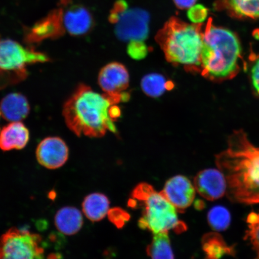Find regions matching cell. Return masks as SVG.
Returning a JSON list of instances; mask_svg holds the SVG:
<instances>
[{"label": "cell", "mask_w": 259, "mask_h": 259, "mask_svg": "<svg viewBox=\"0 0 259 259\" xmlns=\"http://www.w3.org/2000/svg\"><path fill=\"white\" fill-rule=\"evenodd\" d=\"M219 6L235 18H259V0H222Z\"/></svg>", "instance_id": "20"}, {"label": "cell", "mask_w": 259, "mask_h": 259, "mask_svg": "<svg viewBox=\"0 0 259 259\" xmlns=\"http://www.w3.org/2000/svg\"><path fill=\"white\" fill-rule=\"evenodd\" d=\"M160 192L180 212H184L192 205L196 196L195 187L183 176L170 178Z\"/></svg>", "instance_id": "12"}, {"label": "cell", "mask_w": 259, "mask_h": 259, "mask_svg": "<svg viewBox=\"0 0 259 259\" xmlns=\"http://www.w3.org/2000/svg\"><path fill=\"white\" fill-rule=\"evenodd\" d=\"M247 229L245 239L250 242L254 250L259 255V212H251L247 218Z\"/></svg>", "instance_id": "24"}, {"label": "cell", "mask_w": 259, "mask_h": 259, "mask_svg": "<svg viewBox=\"0 0 259 259\" xmlns=\"http://www.w3.org/2000/svg\"><path fill=\"white\" fill-rule=\"evenodd\" d=\"M47 54L25 48L17 41L0 38V73L15 84L27 76L28 65L50 61Z\"/></svg>", "instance_id": "6"}, {"label": "cell", "mask_w": 259, "mask_h": 259, "mask_svg": "<svg viewBox=\"0 0 259 259\" xmlns=\"http://www.w3.org/2000/svg\"><path fill=\"white\" fill-rule=\"evenodd\" d=\"M215 162L226 178V196L231 202L259 203V147L244 131L230 136L228 148L216 155Z\"/></svg>", "instance_id": "1"}, {"label": "cell", "mask_w": 259, "mask_h": 259, "mask_svg": "<svg viewBox=\"0 0 259 259\" xmlns=\"http://www.w3.org/2000/svg\"><path fill=\"white\" fill-rule=\"evenodd\" d=\"M65 33L62 9L58 5L57 9L50 12L32 27L25 29L24 40L28 44H38L45 40L59 38Z\"/></svg>", "instance_id": "10"}, {"label": "cell", "mask_w": 259, "mask_h": 259, "mask_svg": "<svg viewBox=\"0 0 259 259\" xmlns=\"http://www.w3.org/2000/svg\"><path fill=\"white\" fill-rule=\"evenodd\" d=\"M194 186L203 198L213 201L226 194L227 182L221 170L207 169L199 171L194 179Z\"/></svg>", "instance_id": "14"}, {"label": "cell", "mask_w": 259, "mask_h": 259, "mask_svg": "<svg viewBox=\"0 0 259 259\" xmlns=\"http://www.w3.org/2000/svg\"><path fill=\"white\" fill-rule=\"evenodd\" d=\"M130 57L135 60H141L147 56L148 48L144 41H131L127 47Z\"/></svg>", "instance_id": "27"}, {"label": "cell", "mask_w": 259, "mask_h": 259, "mask_svg": "<svg viewBox=\"0 0 259 259\" xmlns=\"http://www.w3.org/2000/svg\"><path fill=\"white\" fill-rule=\"evenodd\" d=\"M63 21L66 32L73 36L88 34L94 25L92 14L81 5L74 4L72 0H60Z\"/></svg>", "instance_id": "11"}, {"label": "cell", "mask_w": 259, "mask_h": 259, "mask_svg": "<svg viewBox=\"0 0 259 259\" xmlns=\"http://www.w3.org/2000/svg\"><path fill=\"white\" fill-rule=\"evenodd\" d=\"M57 229L63 234L73 235L82 229L83 219L82 213L73 206H65L58 210L54 219Z\"/></svg>", "instance_id": "17"}, {"label": "cell", "mask_w": 259, "mask_h": 259, "mask_svg": "<svg viewBox=\"0 0 259 259\" xmlns=\"http://www.w3.org/2000/svg\"><path fill=\"white\" fill-rule=\"evenodd\" d=\"M153 240L147 248L151 259H175L168 232L154 234Z\"/></svg>", "instance_id": "21"}, {"label": "cell", "mask_w": 259, "mask_h": 259, "mask_svg": "<svg viewBox=\"0 0 259 259\" xmlns=\"http://www.w3.org/2000/svg\"><path fill=\"white\" fill-rule=\"evenodd\" d=\"M208 15V10L202 5H194L189 9L187 17L194 24H201Z\"/></svg>", "instance_id": "26"}, {"label": "cell", "mask_w": 259, "mask_h": 259, "mask_svg": "<svg viewBox=\"0 0 259 259\" xmlns=\"http://www.w3.org/2000/svg\"><path fill=\"white\" fill-rule=\"evenodd\" d=\"M240 41L234 32L217 27L209 20L203 31L200 58L202 76L215 82L234 78L240 71Z\"/></svg>", "instance_id": "3"}, {"label": "cell", "mask_w": 259, "mask_h": 259, "mask_svg": "<svg viewBox=\"0 0 259 259\" xmlns=\"http://www.w3.org/2000/svg\"><path fill=\"white\" fill-rule=\"evenodd\" d=\"M40 236L12 228L0 238V259H44Z\"/></svg>", "instance_id": "7"}, {"label": "cell", "mask_w": 259, "mask_h": 259, "mask_svg": "<svg viewBox=\"0 0 259 259\" xmlns=\"http://www.w3.org/2000/svg\"><path fill=\"white\" fill-rule=\"evenodd\" d=\"M84 214L90 221H101L108 215L110 202L104 194L93 193L87 196L82 204Z\"/></svg>", "instance_id": "19"}, {"label": "cell", "mask_w": 259, "mask_h": 259, "mask_svg": "<svg viewBox=\"0 0 259 259\" xmlns=\"http://www.w3.org/2000/svg\"><path fill=\"white\" fill-rule=\"evenodd\" d=\"M202 248L205 258L204 259H221L226 255H234V246H229L224 238L219 233L209 232L202 238Z\"/></svg>", "instance_id": "18"}, {"label": "cell", "mask_w": 259, "mask_h": 259, "mask_svg": "<svg viewBox=\"0 0 259 259\" xmlns=\"http://www.w3.org/2000/svg\"><path fill=\"white\" fill-rule=\"evenodd\" d=\"M0 111L6 120L18 122L27 117L30 111V106L24 95L14 93L9 94L2 99Z\"/></svg>", "instance_id": "16"}, {"label": "cell", "mask_w": 259, "mask_h": 259, "mask_svg": "<svg viewBox=\"0 0 259 259\" xmlns=\"http://www.w3.org/2000/svg\"><path fill=\"white\" fill-rule=\"evenodd\" d=\"M2 115V113H1V111H0V115Z\"/></svg>", "instance_id": "33"}, {"label": "cell", "mask_w": 259, "mask_h": 259, "mask_svg": "<svg viewBox=\"0 0 259 259\" xmlns=\"http://www.w3.org/2000/svg\"><path fill=\"white\" fill-rule=\"evenodd\" d=\"M203 31L201 24H189L171 18L158 31L156 40L169 63L200 72Z\"/></svg>", "instance_id": "4"}, {"label": "cell", "mask_w": 259, "mask_h": 259, "mask_svg": "<svg viewBox=\"0 0 259 259\" xmlns=\"http://www.w3.org/2000/svg\"><path fill=\"white\" fill-rule=\"evenodd\" d=\"M108 215L110 222L118 229L124 227L131 219V215L127 212L118 207L109 209Z\"/></svg>", "instance_id": "25"}, {"label": "cell", "mask_w": 259, "mask_h": 259, "mask_svg": "<svg viewBox=\"0 0 259 259\" xmlns=\"http://www.w3.org/2000/svg\"><path fill=\"white\" fill-rule=\"evenodd\" d=\"M207 220L210 228L217 232L225 231L231 223L229 210L223 206H215L209 210Z\"/></svg>", "instance_id": "23"}, {"label": "cell", "mask_w": 259, "mask_h": 259, "mask_svg": "<svg viewBox=\"0 0 259 259\" xmlns=\"http://www.w3.org/2000/svg\"><path fill=\"white\" fill-rule=\"evenodd\" d=\"M254 259H259V255H257V257H255Z\"/></svg>", "instance_id": "32"}, {"label": "cell", "mask_w": 259, "mask_h": 259, "mask_svg": "<svg viewBox=\"0 0 259 259\" xmlns=\"http://www.w3.org/2000/svg\"><path fill=\"white\" fill-rule=\"evenodd\" d=\"M110 97L81 83L64 103L63 114L67 127L77 137H103L116 132L114 121L120 109Z\"/></svg>", "instance_id": "2"}, {"label": "cell", "mask_w": 259, "mask_h": 259, "mask_svg": "<svg viewBox=\"0 0 259 259\" xmlns=\"http://www.w3.org/2000/svg\"><path fill=\"white\" fill-rule=\"evenodd\" d=\"M98 82L105 95L116 103L128 97L124 92L128 87L129 74L122 64L113 62L106 65L100 70Z\"/></svg>", "instance_id": "9"}, {"label": "cell", "mask_w": 259, "mask_h": 259, "mask_svg": "<svg viewBox=\"0 0 259 259\" xmlns=\"http://www.w3.org/2000/svg\"><path fill=\"white\" fill-rule=\"evenodd\" d=\"M128 205L143 209L138 221L139 228L142 230L154 234L170 230L180 234L187 230L186 223L178 219L176 208L150 184H138L132 192Z\"/></svg>", "instance_id": "5"}, {"label": "cell", "mask_w": 259, "mask_h": 259, "mask_svg": "<svg viewBox=\"0 0 259 259\" xmlns=\"http://www.w3.org/2000/svg\"><path fill=\"white\" fill-rule=\"evenodd\" d=\"M128 4L125 0H117L115 3L111 13L120 16L128 10Z\"/></svg>", "instance_id": "29"}, {"label": "cell", "mask_w": 259, "mask_h": 259, "mask_svg": "<svg viewBox=\"0 0 259 259\" xmlns=\"http://www.w3.org/2000/svg\"><path fill=\"white\" fill-rule=\"evenodd\" d=\"M205 204L201 200H197L194 203V207L197 210H202L205 208Z\"/></svg>", "instance_id": "31"}, {"label": "cell", "mask_w": 259, "mask_h": 259, "mask_svg": "<svg viewBox=\"0 0 259 259\" xmlns=\"http://www.w3.org/2000/svg\"><path fill=\"white\" fill-rule=\"evenodd\" d=\"M251 80L252 87L259 96V56L255 58L251 67Z\"/></svg>", "instance_id": "28"}, {"label": "cell", "mask_w": 259, "mask_h": 259, "mask_svg": "<svg viewBox=\"0 0 259 259\" xmlns=\"http://www.w3.org/2000/svg\"><path fill=\"white\" fill-rule=\"evenodd\" d=\"M141 85L145 94L152 97H160L174 87L172 82L158 73H151L145 76L141 80Z\"/></svg>", "instance_id": "22"}, {"label": "cell", "mask_w": 259, "mask_h": 259, "mask_svg": "<svg viewBox=\"0 0 259 259\" xmlns=\"http://www.w3.org/2000/svg\"><path fill=\"white\" fill-rule=\"evenodd\" d=\"M175 5L180 9H187L195 5L197 0H173Z\"/></svg>", "instance_id": "30"}, {"label": "cell", "mask_w": 259, "mask_h": 259, "mask_svg": "<svg viewBox=\"0 0 259 259\" xmlns=\"http://www.w3.org/2000/svg\"><path fill=\"white\" fill-rule=\"evenodd\" d=\"M30 139V132L20 121L11 122L0 129V149L8 151L21 150L25 147Z\"/></svg>", "instance_id": "15"}, {"label": "cell", "mask_w": 259, "mask_h": 259, "mask_svg": "<svg viewBox=\"0 0 259 259\" xmlns=\"http://www.w3.org/2000/svg\"><path fill=\"white\" fill-rule=\"evenodd\" d=\"M69 148L65 142L58 137H48L37 146V160L41 166L49 169H56L66 163L69 158Z\"/></svg>", "instance_id": "13"}, {"label": "cell", "mask_w": 259, "mask_h": 259, "mask_svg": "<svg viewBox=\"0 0 259 259\" xmlns=\"http://www.w3.org/2000/svg\"><path fill=\"white\" fill-rule=\"evenodd\" d=\"M150 21V14L145 10L128 9L115 24L116 37L124 41H144L148 36Z\"/></svg>", "instance_id": "8"}]
</instances>
